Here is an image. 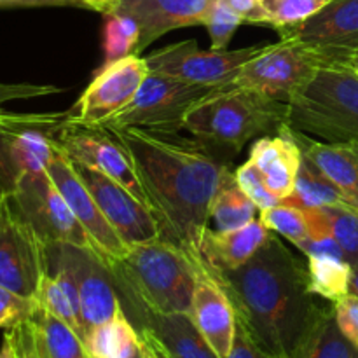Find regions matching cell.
I'll return each mask as SVG.
<instances>
[{
	"label": "cell",
	"instance_id": "44dd1931",
	"mask_svg": "<svg viewBox=\"0 0 358 358\" xmlns=\"http://www.w3.org/2000/svg\"><path fill=\"white\" fill-rule=\"evenodd\" d=\"M248 161L257 166L269 192L280 203L292 196L303 152L294 140L289 124H283L275 135L261 136L252 145Z\"/></svg>",
	"mask_w": 358,
	"mask_h": 358
},
{
	"label": "cell",
	"instance_id": "b9f144b4",
	"mask_svg": "<svg viewBox=\"0 0 358 358\" xmlns=\"http://www.w3.org/2000/svg\"><path fill=\"white\" fill-rule=\"evenodd\" d=\"M30 7H84L83 0H0V9H30Z\"/></svg>",
	"mask_w": 358,
	"mask_h": 358
},
{
	"label": "cell",
	"instance_id": "7402d4cb",
	"mask_svg": "<svg viewBox=\"0 0 358 358\" xmlns=\"http://www.w3.org/2000/svg\"><path fill=\"white\" fill-rule=\"evenodd\" d=\"M290 133L303 156L336 185L348 205L358 210V142H322L292 126Z\"/></svg>",
	"mask_w": 358,
	"mask_h": 358
},
{
	"label": "cell",
	"instance_id": "f1b7e54d",
	"mask_svg": "<svg viewBox=\"0 0 358 358\" xmlns=\"http://www.w3.org/2000/svg\"><path fill=\"white\" fill-rule=\"evenodd\" d=\"M310 273V290L315 296L336 303L350 294L352 266L345 259L306 257Z\"/></svg>",
	"mask_w": 358,
	"mask_h": 358
},
{
	"label": "cell",
	"instance_id": "ee69618b",
	"mask_svg": "<svg viewBox=\"0 0 358 358\" xmlns=\"http://www.w3.org/2000/svg\"><path fill=\"white\" fill-rule=\"evenodd\" d=\"M86 9L98 10L101 14H110L119 3V0H83Z\"/></svg>",
	"mask_w": 358,
	"mask_h": 358
},
{
	"label": "cell",
	"instance_id": "ab89813d",
	"mask_svg": "<svg viewBox=\"0 0 358 358\" xmlns=\"http://www.w3.org/2000/svg\"><path fill=\"white\" fill-rule=\"evenodd\" d=\"M227 358H276V357H271L266 352H262V350L252 341V338L247 334L243 325L236 320V336H234L233 348H231Z\"/></svg>",
	"mask_w": 358,
	"mask_h": 358
},
{
	"label": "cell",
	"instance_id": "52a82bcc",
	"mask_svg": "<svg viewBox=\"0 0 358 358\" xmlns=\"http://www.w3.org/2000/svg\"><path fill=\"white\" fill-rule=\"evenodd\" d=\"M269 44L234 49H201L198 42H175L145 56L150 73L171 77L196 86L227 87L250 59L264 52Z\"/></svg>",
	"mask_w": 358,
	"mask_h": 358
},
{
	"label": "cell",
	"instance_id": "681fc988",
	"mask_svg": "<svg viewBox=\"0 0 358 358\" xmlns=\"http://www.w3.org/2000/svg\"><path fill=\"white\" fill-rule=\"evenodd\" d=\"M38 338H41V336H38ZM41 353H42V358H49V355H48V353H45L44 346H42V341H41Z\"/></svg>",
	"mask_w": 358,
	"mask_h": 358
},
{
	"label": "cell",
	"instance_id": "8992f818",
	"mask_svg": "<svg viewBox=\"0 0 358 358\" xmlns=\"http://www.w3.org/2000/svg\"><path fill=\"white\" fill-rule=\"evenodd\" d=\"M69 119L70 110L20 114L0 108V194H10L28 175L45 171Z\"/></svg>",
	"mask_w": 358,
	"mask_h": 358
},
{
	"label": "cell",
	"instance_id": "836d02e7",
	"mask_svg": "<svg viewBox=\"0 0 358 358\" xmlns=\"http://www.w3.org/2000/svg\"><path fill=\"white\" fill-rule=\"evenodd\" d=\"M245 23L241 14H238L227 0H215L213 7L210 9L203 27L208 30L210 41H212V49H226L229 44L234 31Z\"/></svg>",
	"mask_w": 358,
	"mask_h": 358
},
{
	"label": "cell",
	"instance_id": "d590c367",
	"mask_svg": "<svg viewBox=\"0 0 358 358\" xmlns=\"http://www.w3.org/2000/svg\"><path fill=\"white\" fill-rule=\"evenodd\" d=\"M37 311V301L20 296L0 285V329L16 327L24 320H30Z\"/></svg>",
	"mask_w": 358,
	"mask_h": 358
},
{
	"label": "cell",
	"instance_id": "f907efd6",
	"mask_svg": "<svg viewBox=\"0 0 358 358\" xmlns=\"http://www.w3.org/2000/svg\"><path fill=\"white\" fill-rule=\"evenodd\" d=\"M268 2H271V0H266V2H264V7H266V3H268ZM266 10V9H264ZM266 14V13H264Z\"/></svg>",
	"mask_w": 358,
	"mask_h": 358
},
{
	"label": "cell",
	"instance_id": "4316f807",
	"mask_svg": "<svg viewBox=\"0 0 358 358\" xmlns=\"http://www.w3.org/2000/svg\"><path fill=\"white\" fill-rule=\"evenodd\" d=\"M282 203L299 206V208H327V206L348 205L336 185L304 156L301 161L292 196L283 199Z\"/></svg>",
	"mask_w": 358,
	"mask_h": 358
},
{
	"label": "cell",
	"instance_id": "f6af8a7d",
	"mask_svg": "<svg viewBox=\"0 0 358 358\" xmlns=\"http://www.w3.org/2000/svg\"><path fill=\"white\" fill-rule=\"evenodd\" d=\"M350 294L358 297V266H352V276H350Z\"/></svg>",
	"mask_w": 358,
	"mask_h": 358
},
{
	"label": "cell",
	"instance_id": "30bf717a",
	"mask_svg": "<svg viewBox=\"0 0 358 358\" xmlns=\"http://www.w3.org/2000/svg\"><path fill=\"white\" fill-rule=\"evenodd\" d=\"M318 69L320 59L313 48L290 38H280L250 59L231 86L257 91L273 100L289 103L294 94L310 84Z\"/></svg>",
	"mask_w": 358,
	"mask_h": 358
},
{
	"label": "cell",
	"instance_id": "d6986e66",
	"mask_svg": "<svg viewBox=\"0 0 358 358\" xmlns=\"http://www.w3.org/2000/svg\"><path fill=\"white\" fill-rule=\"evenodd\" d=\"M119 301L136 331L149 334L168 358H219L187 313H154L135 301Z\"/></svg>",
	"mask_w": 358,
	"mask_h": 358
},
{
	"label": "cell",
	"instance_id": "e0dca14e",
	"mask_svg": "<svg viewBox=\"0 0 358 358\" xmlns=\"http://www.w3.org/2000/svg\"><path fill=\"white\" fill-rule=\"evenodd\" d=\"M213 3L215 0H119L112 13L131 17L138 24L135 55H140L168 31L205 24Z\"/></svg>",
	"mask_w": 358,
	"mask_h": 358
},
{
	"label": "cell",
	"instance_id": "3957f363",
	"mask_svg": "<svg viewBox=\"0 0 358 358\" xmlns=\"http://www.w3.org/2000/svg\"><path fill=\"white\" fill-rule=\"evenodd\" d=\"M203 259H196L164 236L131 245L110 262L121 299L135 301L154 313H187Z\"/></svg>",
	"mask_w": 358,
	"mask_h": 358
},
{
	"label": "cell",
	"instance_id": "83f0119b",
	"mask_svg": "<svg viewBox=\"0 0 358 358\" xmlns=\"http://www.w3.org/2000/svg\"><path fill=\"white\" fill-rule=\"evenodd\" d=\"M31 320L37 325L42 346L49 358H91L77 332L55 315L42 310L38 304Z\"/></svg>",
	"mask_w": 358,
	"mask_h": 358
},
{
	"label": "cell",
	"instance_id": "7c38bea8",
	"mask_svg": "<svg viewBox=\"0 0 358 358\" xmlns=\"http://www.w3.org/2000/svg\"><path fill=\"white\" fill-rule=\"evenodd\" d=\"M48 247L72 273L79 294L84 334L87 338L94 327L112 320L121 311L110 264L90 248L70 243H51Z\"/></svg>",
	"mask_w": 358,
	"mask_h": 358
},
{
	"label": "cell",
	"instance_id": "bcb514c9",
	"mask_svg": "<svg viewBox=\"0 0 358 358\" xmlns=\"http://www.w3.org/2000/svg\"><path fill=\"white\" fill-rule=\"evenodd\" d=\"M0 358H14L13 346H10V341L6 338V336H3L2 346H0Z\"/></svg>",
	"mask_w": 358,
	"mask_h": 358
},
{
	"label": "cell",
	"instance_id": "e575fe53",
	"mask_svg": "<svg viewBox=\"0 0 358 358\" xmlns=\"http://www.w3.org/2000/svg\"><path fill=\"white\" fill-rule=\"evenodd\" d=\"M234 177H236L238 185L243 189L245 194L255 203L259 210H266L271 208V206L278 205V199L269 192L268 185H266L264 177H262L261 171L257 170L254 163L247 161L245 164H241L240 168L234 170Z\"/></svg>",
	"mask_w": 358,
	"mask_h": 358
},
{
	"label": "cell",
	"instance_id": "5b68a950",
	"mask_svg": "<svg viewBox=\"0 0 358 358\" xmlns=\"http://www.w3.org/2000/svg\"><path fill=\"white\" fill-rule=\"evenodd\" d=\"M287 124L329 142H358V77L322 66L289 101Z\"/></svg>",
	"mask_w": 358,
	"mask_h": 358
},
{
	"label": "cell",
	"instance_id": "5bb4252c",
	"mask_svg": "<svg viewBox=\"0 0 358 358\" xmlns=\"http://www.w3.org/2000/svg\"><path fill=\"white\" fill-rule=\"evenodd\" d=\"M147 76L149 66L140 55L103 65L72 107V117L86 124H103L131 103Z\"/></svg>",
	"mask_w": 358,
	"mask_h": 358
},
{
	"label": "cell",
	"instance_id": "7a4b0ae2",
	"mask_svg": "<svg viewBox=\"0 0 358 358\" xmlns=\"http://www.w3.org/2000/svg\"><path fill=\"white\" fill-rule=\"evenodd\" d=\"M210 273L233 303L236 320L271 357L292 358L327 310L310 290L308 261L273 233L243 266Z\"/></svg>",
	"mask_w": 358,
	"mask_h": 358
},
{
	"label": "cell",
	"instance_id": "1f68e13d",
	"mask_svg": "<svg viewBox=\"0 0 358 358\" xmlns=\"http://www.w3.org/2000/svg\"><path fill=\"white\" fill-rule=\"evenodd\" d=\"M331 233L350 266H358V212L350 205L325 208Z\"/></svg>",
	"mask_w": 358,
	"mask_h": 358
},
{
	"label": "cell",
	"instance_id": "277c9868",
	"mask_svg": "<svg viewBox=\"0 0 358 358\" xmlns=\"http://www.w3.org/2000/svg\"><path fill=\"white\" fill-rule=\"evenodd\" d=\"M289 105L252 90L227 86L199 101L184 129L220 152L240 154L255 136L275 135L287 124Z\"/></svg>",
	"mask_w": 358,
	"mask_h": 358
},
{
	"label": "cell",
	"instance_id": "ba28073f",
	"mask_svg": "<svg viewBox=\"0 0 358 358\" xmlns=\"http://www.w3.org/2000/svg\"><path fill=\"white\" fill-rule=\"evenodd\" d=\"M6 201L10 210L37 233L44 245L70 243L96 252L93 241L76 219L48 171L24 177L17 187L6 196Z\"/></svg>",
	"mask_w": 358,
	"mask_h": 358
},
{
	"label": "cell",
	"instance_id": "ac0fdd59",
	"mask_svg": "<svg viewBox=\"0 0 358 358\" xmlns=\"http://www.w3.org/2000/svg\"><path fill=\"white\" fill-rule=\"evenodd\" d=\"M280 37L324 52L357 51L358 0H329L303 23L280 30Z\"/></svg>",
	"mask_w": 358,
	"mask_h": 358
},
{
	"label": "cell",
	"instance_id": "f35d334b",
	"mask_svg": "<svg viewBox=\"0 0 358 358\" xmlns=\"http://www.w3.org/2000/svg\"><path fill=\"white\" fill-rule=\"evenodd\" d=\"M59 87L49 84H2L0 83V105L14 100H28V98L48 96V94L59 93Z\"/></svg>",
	"mask_w": 358,
	"mask_h": 358
},
{
	"label": "cell",
	"instance_id": "8fae6325",
	"mask_svg": "<svg viewBox=\"0 0 358 358\" xmlns=\"http://www.w3.org/2000/svg\"><path fill=\"white\" fill-rule=\"evenodd\" d=\"M56 145L70 161H76L114 178L149 206L131 157L112 129L100 124L76 121L70 112V119L59 129Z\"/></svg>",
	"mask_w": 358,
	"mask_h": 358
},
{
	"label": "cell",
	"instance_id": "d4e9b609",
	"mask_svg": "<svg viewBox=\"0 0 358 358\" xmlns=\"http://www.w3.org/2000/svg\"><path fill=\"white\" fill-rule=\"evenodd\" d=\"M292 358H358V348L336 322L334 304H329Z\"/></svg>",
	"mask_w": 358,
	"mask_h": 358
},
{
	"label": "cell",
	"instance_id": "7dc6e473",
	"mask_svg": "<svg viewBox=\"0 0 358 358\" xmlns=\"http://www.w3.org/2000/svg\"><path fill=\"white\" fill-rule=\"evenodd\" d=\"M128 358H143V346H142V339H140V345H138V348H136L135 352H133L131 355H129Z\"/></svg>",
	"mask_w": 358,
	"mask_h": 358
},
{
	"label": "cell",
	"instance_id": "74e56055",
	"mask_svg": "<svg viewBox=\"0 0 358 358\" xmlns=\"http://www.w3.org/2000/svg\"><path fill=\"white\" fill-rule=\"evenodd\" d=\"M334 304V317L343 334L358 348V297L346 294Z\"/></svg>",
	"mask_w": 358,
	"mask_h": 358
},
{
	"label": "cell",
	"instance_id": "f546056e",
	"mask_svg": "<svg viewBox=\"0 0 358 358\" xmlns=\"http://www.w3.org/2000/svg\"><path fill=\"white\" fill-rule=\"evenodd\" d=\"M140 41L138 24L122 14H105L103 24V65L135 55Z\"/></svg>",
	"mask_w": 358,
	"mask_h": 358
},
{
	"label": "cell",
	"instance_id": "6da1fadb",
	"mask_svg": "<svg viewBox=\"0 0 358 358\" xmlns=\"http://www.w3.org/2000/svg\"><path fill=\"white\" fill-rule=\"evenodd\" d=\"M112 133L131 157L149 208L161 226V236L201 259L210 205L233 171L224 152L170 129L128 126L114 128Z\"/></svg>",
	"mask_w": 358,
	"mask_h": 358
},
{
	"label": "cell",
	"instance_id": "cb8c5ba5",
	"mask_svg": "<svg viewBox=\"0 0 358 358\" xmlns=\"http://www.w3.org/2000/svg\"><path fill=\"white\" fill-rule=\"evenodd\" d=\"M138 345V331L126 317L122 306L112 320L94 327L84 341L91 358H128Z\"/></svg>",
	"mask_w": 358,
	"mask_h": 358
},
{
	"label": "cell",
	"instance_id": "d6a6232c",
	"mask_svg": "<svg viewBox=\"0 0 358 358\" xmlns=\"http://www.w3.org/2000/svg\"><path fill=\"white\" fill-rule=\"evenodd\" d=\"M329 0H271L266 3L264 23L276 30L294 27L317 14Z\"/></svg>",
	"mask_w": 358,
	"mask_h": 358
},
{
	"label": "cell",
	"instance_id": "c3c4849f",
	"mask_svg": "<svg viewBox=\"0 0 358 358\" xmlns=\"http://www.w3.org/2000/svg\"><path fill=\"white\" fill-rule=\"evenodd\" d=\"M3 203H6V196L0 194V222H2V213H3Z\"/></svg>",
	"mask_w": 358,
	"mask_h": 358
},
{
	"label": "cell",
	"instance_id": "8d00e7d4",
	"mask_svg": "<svg viewBox=\"0 0 358 358\" xmlns=\"http://www.w3.org/2000/svg\"><path fill=\"white\" fill-rule=\"evenodd\" d=\"M3 336L10 341L14 358H42L41 338L31 318L9 329Z\"/></svg>",
	"mask_w": 358,
	"mask_h": 358
},
{
	"label": "cell",
	"instance_id": "4fadbf2b",
	"mask_svg": "<svg viewBox=\"0 0 358 358\" xmlns=\"http://www.w3.org/2000/svg\"><path fill=\"white\" fill-rule=\"evenodd\" d=\"M45 271L48 255L44 241L6 201L0 222V285L35 299Z\"/></svg>",
	"mask_w": 358,
	"mask_h": 358
},
{
	"label": "cell",
	"instance_id": "816d5d0a",
	"mask_svg": "<svg viewBox=\"0 0 358 358\" xmlns=\"http://www.w3.org/2000/svg\"><path fill=\"white\" fill-rule=\"evenodd\" d=\"M357 51H358V49H357ZM318 52H324V51H318ZM348 52H352V51H348Z\"/></svg>",
	"mask_w": 358,
	"mask_h": 358
},
{
	"label": "cell",
	"instance_id": "603a6c76",
	"mask_svg": "<svg viewBox=\"0 0 358 358\" xmlns=\"http://www.w3.org/2000/svg\"><path fill=\"white\" fill-rule=\"evenodd\" d=\"M273 231L261 219L234 231L206 229L201 241V259L210 271H231L250 261Z\"/></svg>",
	"mask_w": 358,
	"mask_h": 358
},
{
	"label": "cell",
	"instance_id": "ffe728a7",
	"mask_svg": "<svg viewBox=\"0 0 358 358\" xmlns=\"http://www.w3.org/2000/svg\"><path fill=\"white\" fill-rule=\"evenodd\" d=\"M187 315L219 358H227L236 336V311L215 276L203 268Z\"/></svg>",
	"mask_w": 358,
	"mask_h": 358
},
{
	"label": "cell",
	"instance_id": "9a60e30c",
	"mask_svg": "<svg viewBox=\"0 0 358 358\" xmlns=\"http://www.w3.org/2000/svg\"><path fill=\"white\" fill-rule=\"evenodd\" d=\"M86 184L101 213L128 247L161 236V226L152 210L114 178L70 161Z\"/></svg>",
	"mask_w": 358,
	"mask_h": 358
},
{
	"label": "cell",
	"instance_id": "484cf974",
	"mask_svg": "<svg viewBox=\"0 0 358 358\" xmlns=\"http://www.w3.org/2000/svg\"><path fill=\"white\" fill-rule=\"evenodd\" d=\"M257 206L238 185L234 171L220 184L210 205V220H213L219 231H234L254 222Z\"/></svg>",
	"mask_w": 358,
	"mask_h": 358
},
{
	"label": "cell",
	"instance_id": "7bdbcfd3",
	"mask_svg": "<svg viewBox=\"0 0 358 358\" xmlns=\"http://www.w3.org/2000/svg\"><path fill=\"white\" fill-rule=\"evenodd\" d=\"M140 339H142L143 346V358H168L166 353L161 350V346L150 338L149 334H143V332H138Z\"/></svg>",
	"mask_w": 358,
	"mask_h": 358
},
{
	"label": "cell",
	"instance_id": "4dcf8cb0",
	"mask_svg": "<svg viewBox=\"0 0 358 358\" xmlns=\"http://www.w3.org/2000/svg\"><path fill=\"white\" fill-rule=\"evenodd\" d=\"M261 222L269 231L289 240L299 250H303L304 245L310 241V227H308L306 215L299 206L278 203L271 208L262 210Z\"/></svg>",
	"mask_w": 358,
	"mask_h": 358
},
{
	"label": "cell",
	"instance_id": "2e32d148",
	"mask_svg": "<svg viewBox=\"0 0 358 358\" xmlns=\"http://www.w3.org/2000/svg\"><path fill=\"white\" fill-rule=\"evenodd\" d=\"M45 171L51 177V180L55 182L58 191L62 192L65 201L69 203L70 210L73 212L76 219L79 220L83 229L86 231L90 240L93 241L98 254L108 264L124 257L129 247L119 238L114 227L105 219L100 206L94 201L93 194L86 187V184L80 180L77 171L73 170L69 157L58 149L55 156H52L51 163L45 168Z\"/></svg>",
	"mask_w": 358,
	"mask_h": 358
},
{
	"label": "cell",
	"instance_id": "9c48e42d",
	"mask_svg": "<svg viewBox=\"0 0 358 358\" xmlns=\"http://www.w3.org/2000/svg\"><path fill=\"white\" fill-rule=\"evenodd\" d=\"M222 87L196 86L171 77L150 73L131 103L103 122L105 128H154L180 131L189 112Z\"/></svg>",
	"mask_w": 358,
	"mask_h": 358
},
{
	"label": "cell",
	"instance_id": "60d3db41",
	"mask_svg": "<svg viewBox=\"0 0 358 358\" xmlns=\"http://www.w3.org/2000/svg\"><path fill=\"white\" fill-rule=\"evenodd\" d=\"M229 6L241 14L247 23L262 24L264 23V2L266 0H227Z\"/></svg>",
	"mask_w": 358,
	"mask_h": 358
},
{
	"label": "cell",
	"instance_id": "f5cc1de1",
	"mask_svg": "<svg viewBox=\"0 0 358 358\" xmlns=\"http://www.w3.org/2000/svg\"><path fill=\"white\" fill-rule=\"evenodd\" d=\"M355 210H357V208H355ZM357 212H358V210H357Z\"/></svg>",
	"mask_w": 358,
	"mask_h": 358
}]
</instances>
